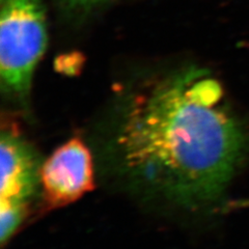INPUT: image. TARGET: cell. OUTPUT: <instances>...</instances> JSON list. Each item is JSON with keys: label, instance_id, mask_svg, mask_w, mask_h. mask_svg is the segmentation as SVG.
I'll return each mask as SVG.
<instances>
[{"label": "cell", "instance_id": "1", "mask_svg": "<svg viewBox=\"0 0 249 249\" xmlns=\"http://www.w3.org/2000/svg\"><path fill=\"white\" fill-rule=\"evenodd\" d=\"M206 70L167 76L124 101L110 150L133 188L187 209L220 199L249 147Z\"/></svg>", "mask_w": 249, "mask_h": 249}, {"label": "cell", "instance_id": "2", "mask_svg": "<svg viewBox=\"0 0 249 249\" xmlns=\"http://www.w3.org/2000/svg\"><path fill=\"white\" fill-rule=\"evenodd\" d=\"M48 43L42 0H2L0 77L2 90L26 105L35 70Z\"/></svg>", "mask_w": 249, "mask_h": 249}, {"label": "cell", "instance_id": "3", "mask_svg": "<svg viewBox=\"0 0 249 249\" xmlns=\"http://www.w3.org/2000/svg\"><path fill=\"white\" fill-rule=\"evenodd\" d=\"M45 211L69 206L95 188L92 158L79 136L58 146L40 169Z\"/></svg>", "mask_w": 249, "mask_h": 249}, {"label": "cell", "instance_id": "4", "mask_svg": "<svg viewBox=\"0 0 249 249\" xmlns=\"http://www.w3.org/2000/svg\"><path fill=\"white\" fill-rule=\"evenodd\" d=\"M1 187L0 213L25 217L36 192L40 169L34 150L15 129H3L0 138Z\"/></svg>", "mask_w": 249, "mask_h": 249}, {"label": "cell", "instance_id": "5", "mask_svg": "<svg viewBox=\"0 0 249 249\" xmlns=\"http://www.w3.org/2000/svg\"><path fill=\"white\" fill-rule=\"evenodd\" d=\"M64 1L73 9H89L100 2L104 1V0H64Z\"/></svg>", "mask_w": 249, "mask_h": 249}]
</instances>
